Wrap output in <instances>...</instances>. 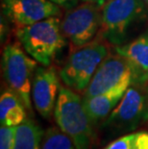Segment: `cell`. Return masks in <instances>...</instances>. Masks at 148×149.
<instances>
[{
  "instance_id": "1",
  "label": "cell",
  "mask_w": 148,
  "mask_h": 149,
  "mask_svg": "<svg viewBox=\"0 0 148 149\" xmlns=\"http://www.w3.org/2000/svg\"><path fill=\"white\" fill-rule=\"evenodd\" d=\"M147 17L148 6L143 0H110L102 6L100 36L113 45H122Z\"/></svg>"
},
{
  "instance_id": "2",
  "label": "cell",
  "mask_w": 148,
  "mask_h": 149,
  "mask_svg": "<svg viewBox=\"0 0 148 149\" xmlns=\"http://www.w3.org/2000/svg\"><path fill=\"white\" fill-rule=\"evenodd\" d=\"M58 127L67 134L77 149H89L94 139L92 121L85 109L83 98L75 91L61 87L54 109Z\"/></svg>"
},
{
  "instance_id": "3",
  "label": "cell",
  "mask_w": 148,
  "mask_h": 149,
  "mask_svg": "<svg viewBox=\"0 0 148 149\" xmlns=\"http://www.w3.org/2000/svg\"><path fill=\"white\" fill-rule=\"evenodd\" d=\"M15 36L28 55L44 66H50L56 55L65 45L58 17L17 28Z\"/></svg>"
},
{
  "instance_id": "4",
  "label": "cell",
  "mask_w": 148,
  "mask_h": 149,
  "mask_svg": "<svg viewBox=\"0 0 148 149\" xmlns=\"http://www.w3.org/2000/svg\"><path fill=\"white\" fill-rule=\"evenodd\" d=\"M108 55V46L101 40L77 47L60 70V78L65 87L75 91H85L97 68Z\"/></svg>"
},
{
  "instance_id": "5",
  "label": "cell",
  "mask_w": 148,
  "mask_h": 149,
  "mask_svg": "<svg viewBox=\"0 0 148 149\" xmlns=\"http://www.w3.org/2000/svg\"><path fill=\"white\" fill-rule=\"evenodd\" d=\"M37 61L24 53L17 43L8 44L2 57V70L9 88L20 98L26 110L32 113V82Z\"/></svg>"
},
{
  "instance_id": "6",
  "label": "cell",
  "mask_w": 148,
  "mask_h": 149,
  "mask_svg": "<svg viewBox=\"0 0 148 149\" xmlns=\"http://www.w3.org/2000/svg\"><path fill=\"white\" fill-rule=\"evenodd\" d=\"M148 118V84L132 83L105 121V126L117 132L135 130Z\"/></svg>"
},
{
  "instance_id": "7",
  "label": "cell",
  "mask_w": 148,
  "mask_h": 149,
  "mask_svg": "<svg viewBox=\"0 0 148 149\" xmlns=\"http://www.w3.org/2000/svg\"><path fill=\"white\" fill-rule=\"evenodd\" d=\"M102 6L90 2L68 10L61 21V29L75 48L89 43L100 31Z\"/></svg>"
},
{
  "instance_id": "8",
  "label": "cell",
  "mask_w": 148,
  "mask_h": 149,
  "mask_svg": "<svg viewBox=\"0 0 148 149\" xmlns=\"http://www.w3.org/2000/svg\"><path fill=\"white\" fill-rule=\"evenodd\" d=\"M132 84V69L124 57L109 54L97 68L95 73L84 91L83 98H90L119 87Z\"/></svg>"
},
{
  "instance_id": "9",
  "label": "cell",
  "mask_w": 148,
  "mask_h": 149,
  "mask_svg": "<svg viewBox=\"0 0 148 149\" xmlns=\"http://www.w3.org/2000/svg\"><path fill=\"white\" fill-rule=\"evenodd\" d=\"M2 11L17 28L62 15L61 7L49 0H2Z\"/></svg>"
},
{
  "instance_id": "10",
  "label": "cell",
  "mask_w": 148,
  "mask_h": 149,
  "mask_svg": "<svg viewBox=\"0 0 148 149\" xmlns=\"http://www.w3.org/2000/svg\"><path fill=\"white\" fill-rule=\"evenodd\" d=\"M59 78L54 68L38 66L32 82V102L44 118H49L55 109L60 93Z\"/></svg>"
},
{
  "instance_id": "11",
  "label": "cell",
  "mask_w": 148,
  "mask_h": 149,
  "mask_svg": "<svg viewBox=\"0 0 148 149\" xmlns=\"http://www.w3.org/2000/svg\"><path fill=\"white\" fill-rule=\"evenodd\" d=\"M115 52L130 65L132 83L148 84V29L132 42L115 46Z\"/></svg>"
},
{
  "instance_id": "12",
  "label": "cell",
  "mask_w": 148,
  "mask_h": 149,
  "mask_svg": "<svg viewBox=\"0 0 148 149\" xmlns=\"http://www.w3.org/2000/svg\"><path fill=\"white\" fill-rule=\"evenodd\" d=\"M130 85L131 84L121 85L105 93L90 98H83L85 109L93 124L109 116L123 97Z\"/></svg>"
},
{
  "instance_id": "13",
  "label": "cell",
  "mask_w": 148,
  "mask_h": 149,
  "mask_svg": "<svg viewBox=\"0 0 148 149\" xmlns=\"http://www.w3.org/2000/svg\"><path fill=\"white\" fill-rule=\"evenodd\" d=\"M26 118V108L20 98L11 90L3 91L0 97L1 126H18Z\"/></svg>"
},
{
  "instance_id": "14",
  "label": "cell",
  "mask_w": 148,
  "mask_h": 149,
  "mask_svg": "<svg viewBox=\"0 0 148 149\" xmlns=\"http://www.w3.org/2000/svg\"><path fill=\"white\" fill-rule=\"evenodd\" d=\"M42 128L32 118H27L17 126L13 149H40L43 136Z\"/></svg>"
},
{
  "instance_id": "15",
  "label": "cell",
  "mask_w": 148,
  "mask_h": 149,
  "mask_svg": "<svg viewBox=\"0 0 148 149\" xmlns=\"http://www.w3.org/2000/svg\"><path fill=\"white\" fill-rule=\"evenodd\" d=\"M40 149H77L73 141L60 128L51 127L43 133Z\"/></svg>"
},
{
  "instance_id": "16",
  "label": "cell",
  "mask_w": 148,
  "mask_h": 149,
  "mask_svg": "<svg viewBox=\"0 0 148 149\" xmlns=\"http://www.w3.org/2000/svg\"><path fill=\"white\" fill-rule=\"evenodd\" d=\"M17 126H1L0 129V149H13L15 139Z\"/></svg>"
},
{
  "instance_id": "17",
  "label": "cell",
  "mask_w": 148,
  "mask_h": 149,
  "mask_svg": "<svg viewBox=\"0 0 148 149\" xmlns=\"http://www.w3.org/2000/svg\"><path fill=\"white\" fill-rule=\"evenodd\" d=\"M134 134L125 135L123 137H120L115 141H112L104 149H131Z\"/></svg>"
},
{
  "instance_id": "18",
  "label": "cell",
  "mask_w": 148,
  "mask_h": 149,
  "mask_svg": "<svg viewBox=\"0 0 148 149\" xmlns=\"http://www.w3.org/2000/svg\"><path fill=\"white\" fill-rule=\"evenodd\" d=\"M131 149H148V132L134 133Z\"/></svg>"
},
{
  "instance_id": "19",
  "label": "cell",
  "mask_w": 148,
  "mask_h": 149,
  "mask_svg": "<svg viewBox=\"0 0 148 149\" xmlns=\"http://www.w3.org/2000/svg\"><path fill=\"white\" fill-rule=\"evenodd\" d=\"M54 4H57L62 8H65V10H71L74 7H76L79 0H49Z\"/></svg>"
},
{
  "instance_id": "20",
  "label": "cell",
  "mask_w": 148,
  "mask_h": 149,
  "mask_svg": "<svg viewBox=\"0 0 148 149\" xmlns=\"http://www.w3.org/2000/svg\"><path fill=\"white\" fill-rule=\"evenodd\" d=\"M82 1L83 2H90V3H93V4H96V5H99V6H103L108 1H110V0H82Z\"/></svg>"
},
{
  "instance_id": "21",
  "label": "cell",
  "mask_w": 148,
  "mask_h": 149,
  "mask_svg": "<svg viewBox=\"0 0 148 149\" xmlns=\"http://www.w3.org/2000/svg\"><path fill=\"white\" fill-rule=\"evenodd\" d=\"M143 1H144V3H145V4L148 6V0H143Z\"/></svg>"
}]
</instances>
